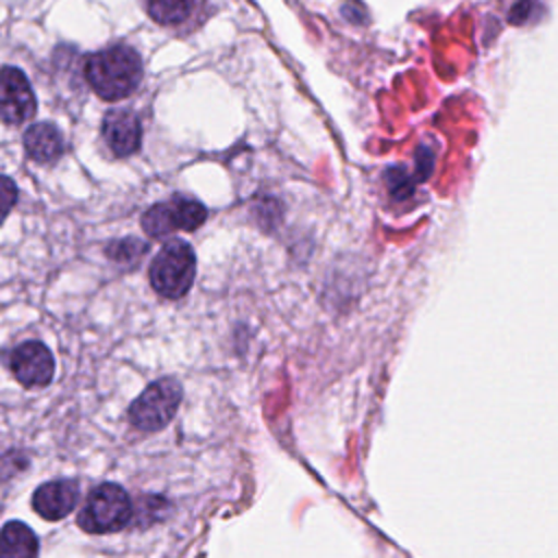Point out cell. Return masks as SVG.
Here are the masks:
<instances>
[{
  "label": "cell",
  "instance_id": "cell-9",
  "mask_svg": "<svg viewBox=\"0 0 558 558\" xmlns=\"http://www.w3.org/2000/svg\"><path fill=\"white\" fill-rule=\"evenodd\" d=\"M78 493L81 490L74 480L46 482L33 493V510L48 521H59L74 510Z\"/></svg>",
  "mask_w": 558,
  "mask_h": 558
},
{
  "label": "cell",
  "instance_id": "cell-10",
  "mask_svg": "<svg viewBox=\"0 0 558 558\" xmlns=\"http://www.w3.org/2000/svg\"><path fill=\"white\" fill-rule=\"evenodd\" d=\"M24 150L37 163H50L63 153L61 131L50 122L31 124L24 133Z\"/></svg>",
  "mask_w": 558,
  "mask_h": 558
},
{
  "label": "cell",
  "instance_id": "cell-15",
  "mask_svg": "<svg viewBox=\"0 0 558 558\" xmlns=\"http://www.w3.org/2000/svg\"><path fill=\"white\" fill-rule=\"evenodd\" d=\"M403 181H405V177H403V172H401V177H399V183H403ZM390 190H392L397 196H401V185H390ZM410 190H412V187H408V185L403 187V192H405V194H410Z\"/></svg>",
  "mask_w": 558,
  "mask_h": 558
},
{
  "label": "cell",
  "instance_id": "cell-11",
  "mask_svg": "<svg viewBox=\"0 0 558 558\" xmlns=\"http://www.w3.org/2000/svg\"><path fill=\"white\" fill-rule=\"evenodd\" d=\"M35 532L22 521H9L0 530V558H37Z\"/></svg>",
  "mask_w": 558,
  "mask_h": 558
},
{
  "label": "cell",
  "instance_id": "cell-13",
  "mask_svg": "<svg viewBox=\"0 0 558 558\" xmlns=\"http://www.w3.org/2000/svg\"><path fill=\"white\" fill-rule=\"evenodd\" d=\"M17 201V185L11 177L0 174V225L4 222V218L9 216V211L13 209Z\"/></svg>",
  "mask_w": 558,
  "mask_h": 558
},
{
  "label": "cell",
  "instance_id": "cell-7",
  "mask_svg": "<svg viewBox=\"0 0 558 558\" xmlns=\"http://www.w3.org/2000/svg\"><path fill=\"white\" fill-rule=\"evenodd\" d=\"M9 368L22 386L41 388L52 381L54 360L44 342L26 340L9 353Z\"/></svg>",
  "mask_w": 558,
  "mask_h": 558
},
{
  "label": "cell",
  "instance_id": "cell-1",
  "mask_svg": "<svg viewBox=\"0 0 558 558\" xmlns=\"http://www.w3.org/2000/svg\"><path fill=\"white\" fill-rule=\"evenodd\" d=\"M85 78L102 100H122L142 81V59L131 46H109L85 59Z\"/></svg>",
  "mask_w": 558,
  "mask_h": 558
},
{
  "label": "cell",
  "instance_id": "cell-3",
  "mask_svg": "<svg viewBox=\"0 0 558 558\" xmlns=\"http://www.w3.org/2000/svg\"><path fill=\"white\" fill-rule=\"evenodd\" d=\"M133 517V504L126 490L118 484L96 486L78 512L76 523L89 534L122 530Z\"/></svg>",
  "mask_w": 558,
  "mask_h": 558
},
{
  "label": "cell",
  "instance_id": "cell-6",
  "mask_svg": "<svg viewBox=\"0 0 558 558\" xmlns=\"http://www.w3.org/2000/svg\"><path fill=\"white\" fill-rule=\"evenodd\" d=\"M37 111V100L26 74L15 65L0 68V120L9 126L28 122Z\"/></svg>",
  "mask_w": 558,
  "mask_h": 558
},
{
  "label": "cell",
  "instance_id": "cell-5",
  "mask_svg": "<svg viewBox=\"0 0 558 558\" xmlns=\"http://www.w3.org/2000/svg\"><path fill=\"white\" fill-rule=\"evenodd\" d=\"M207 218V209L187 196H174L166 203L153 205L142 216V227L153 238H163L172 231H194Z\"/></svg>",
  "mask_w": 558,
  "mask_h": 558
},
{
  "label": "cell",
  "instance_id": "cell-8",
  "mask_svg": "<svg viewBox=\"0 0 558 558\" xmlns=\"http://www.w3.org/2000/svg\"><path fill=\"white\" fill-rule=\"evenodd\" d=\"M102 137L116 157H129L140 148L142 124L126 109H111L102 118Z\"/></svg>",
  "mask_w": 558,
  "mask_h": 558
},
{
  "label": "cell",
  "instance_id": "cell-14",
  "mask_svg": "<svg viewBox=\"0 0 558 558\" xmlns=\"http://www.w3.org/2000/svg\"><path fill=\"white\" fill-rule=\"evenodd\" d=\"M144 248H146V244H142V242H137V240H133V238H129V240H122V242L111 244V246L107 248V253H109V257H113V259H118V262H124L129 255H131V257L142 255Z\"/></svg>",
  "mask_w": 558,
  "mask_h": 558
},
{
  "label": "cell",
  "instance_id": "cell-4",
  "mask_svg": "<svg viewBox=\"0 0 558 558\" xmlns=\"http://www.w3.org/2000/svg\"><path fill=\"white\" fill-rule=\"evenodd\" d=\"M181 384L172 377H163L153 381L129 408V418L135 427L144 432H155L166 427L179 403H181Z\"/></svg>",
  "mask_w": 558,
  "mask_h": 558
},
{
  "label": "cell",
  "instance_id": "cell-12",
  "mask_svg": "<svg viewBox=\"0 0 558 558\" xmlns=\"http://www.w3.org/2000/svg\"><path fill=\"white\" fill-rule=\"evenodd\" d=\"M144 7L157 24H179L190 15L194 0H144Z\"/></svg>",
  "mask_w": 558,
  "mask_h": 558
},
{
  "label": "cell",
  "instance_id": "cell-2",
  "mask_svg": "<svg viewBox=\"0 0 558 558\" xmlns=\"http://www.w3.org/2000/svg\"><path fill=\"white\" fill-rule=\"evenodd\" d=\"M194 272L196 257L192 246L183 240H170L150 262L148 277L157 294L166 299H181L192 288Z\"/></svg>",
  "mask_w": 558,
  "mask_h": 558
}]
</instances>
